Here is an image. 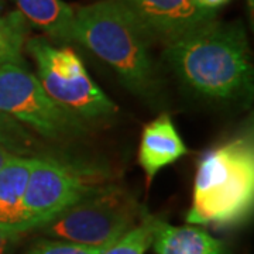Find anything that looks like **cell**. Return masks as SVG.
Returning a JSON list of instances; mask_svg holds the SVG:
<instances>
[{
    "label": "cell",
    "instance_id": "obj_5",
    "mask_svg": "<svg viewBox=\"0 0 254 254\" xmlns=\"http://www.w3.org/2000/svg\"><path fill=\"white\" fill-rule=\"evenodd\" d=\"M27 51L36 63L40 83L63 108L81 119L109 118L118 112L72 48H58L44 37H34L27 43Z\"/></svg>",
    "mask_w": 254,
    "mask_h": 254
},
{
    "label": "cell",
    "instance_id": "obj_20",
    "mask_svg": "<svg viewBox=\"0 0 254 254\" xmlns=\"http://www.w3.org/2000/svg\"><path fill=\"white\" fill-rule=\"evenodd\" d=\"M1 23H3V21H1V20H0V26H1Z\"/></svg>",
    "mask_w": 254,
    "mask_h": 254
},
{
    "label": "cell",
    "instance_id": "obj_4",
    "mask_svg": "<svg viewBox=\"0 0 254 254\" xmlns=\"http://www.w3.org/2000/svg\"><path fill=\"white\" fill-rule=\"evenodd\" d=\"M144 210L127 192L103 187L40 227L57 240L108 249L136 226Z\"/></svg>",
    "mask_w": 254,
    "mask_h": 254
},
{
    "label": "cell",
    "instance_id": "obj_12",
    "mask_svg": "<svg viewBox=\"0 0 254 254\" xmlns=\"http://www.w3.org/2000/svg\"><path fill=\"white\" fill-rule=\"evenodd\" d=\"M20 11L47 36L73 41L75 11L63 0H16Z\"/></svg>",
    "mask_w": 254,
    "mask_h": 254
},
{
    "label": "cell",
    "instance_id": "obj_15",
    "mask_svg": "<svg viewBox=\"0 0 254 254\" xmlns=\"http://www.w3.org/2000/svg\"><path fill=\"white\" fill-rule=\"evenodd\" d=\"M106 249L76 245L64 240H41L28 254H102Z\"/></svg>",
    "mask_w": 254,
    "mask_h": 254
},
{
    "label": "cell",
    "instance_id": "obj_3",
    "mask_svg": "<svg viewBox=\"0 0 254 254\" xmlns=\"http://www.w3.org/2000/svg\"><path fill=\"white\" fill-rule=\"evenodd\" d=\"M73 41L110 65L130 91L150 95L155 82L150 40L116 0H100L75 11Z\"/></svg>",
    "mask_w": 254,
    "mask_h": 254
},
{
    "label": "cell",
    "instance_id": "obj_19",
    "mask_svg": "<svg viewBox=\"0 0 254 254\" xmlns=\"http://www.w3.org/2000/svg\"><path fill=\"white\" fill-rule=\"evenodd\" d=\"M14 157H17V155L11 154L9 150H6L3 145H0V170H1L6 164L10 163Z\"/></svg>",
    "mask_w": 254,
    "mask_h": 254
},
{
    "label": "cell",
    "instance_id": "obj_8",
    "mask_svg": "<svg viewBox=\"0 0 254 254\" xmlns=\"http://www.w3.org/2000/svg\"><path fill=\"white\" fill-rule=\"evenodd\" d=\"M134 17L150 41L170 46L190 31L215 20L216 10L196 0H116Z\"/></svg>",
    "mask_w": 254,
    "mask_h": 254
},
{
    "label": "cell",
    "instance_id": "obj_14",
    "mask_svg": "<svg viewBox=\"0 0 254 254\" xmlns=\"http://www.w3.org/2000/svg\"><path fill=\"white\" fill-rule=\"evenodd\" d=\"M153 218L144 212L137 226L131 227L102 254H144L153 245Z\"/></svg>",
    "mask_w": 254,
    "mask_h": 254
},
{
    "label": "cell",
    "instance_id": "obj_10",
    "mask_svg": "<svg viewBox=\"0 0 254 254\" xmlns=\"http://www.w3.org/2000/svg\"><path fill=\"white\" fill-rule=\"evenodd\" d=\"M153 247L157 254H227L226 245L195 226H173L153 218Z\"/></svg>",
    "mask_w": 254,
    "mask_h": 254
},
{
    "label": "cell",
    "instance_id": "obj_9",
    "mask_svg": "<svg viewBox=\"0 0 254 254\" xmlns=\"http://www.w3.org/2000/svg\"><path fill=\"white\" fill-rule=\"evenodd\" d=\"M188 154V148L178 134L168 115H161L144 127L141 133L138 163L148 182L164 167Z\"/></svg>",
    "mask_w": 254,
    "mask_h": 254
},
{
    "label": "cell",
    "instance_id": "obj_18",
    "mask_svg": "<svg viewBox=\"0 0 254 254\" xmlns=\"http://www.w3.org/2000/svg\"><path fill=\"white\" fill-rule=\"evenodd\" d=\"M18 61H20L18 54L10 53V51H4V50H0V64L18 63Z\"/></svg>",
    "mask_w": 254,
    "mask_h": 254
},
{
    "label": "cell",
    "instance_id": "obj_2",
    "mask_svg": "<svg viewBox=\"0 0 254 254\" xmlns=\"http://www.w3.org/2000/svg\"><path fill=\"white\" fill-rule=\"evenodd\" d=\"M254 205V147L247 136L202 155L195 177L190 225L229 227L249 219Z\"/></svg>",
    "mask_w": 254,
    "mask_h": 254
},
{
    "label": "cell",
    "instance_id": "obj_7",
    "mask_svg": "<svg viewBox=\"0 0 254 254\" xmlns=\"http://www.w3.org/2000/svg\"><path fill=\"white\" fill-rule=\"evenodd\" d=\"M100 188L103 185L93 173L53 158L34 157L23 199L26 230L46 225Z\"/></svg>",
    "mask_w": 254,
    "mask_h": 254
},
{
    "label": "cell",
    "instance_id": "obj_6",
    "mask_svg": "<svg viewBox=\"0 0 254 254\" xmlns=\"http://www.w3.org/2000/svg\"><path fill=\"white\" fill-rule=\"evenodd\" d=\"M0 110L51 140L85 130L83 119L57 103L36 75L18 63L0 64Z\"/></svg>",
    "mask_w": 254,
    "mask_h": 254
},
{
    "label": "cell",
    "instance_id": "obj_13",
    "mask_svg": "<svg viewBox=\"0 0 254 254\" xmlns=\"http://www.w3.org/2000/svg\"><path fill=\"white\" fill-rule=\"evenodd\" d=\"M0 145L9 150L11 154L34 157L38 143L17 120L0 110Z\"/></svg>",
    "mask_w": 254,
    "mask_h": 254
},
{
    "label": "cell",
    "instance_id": "obj_16",
    "mask_svg": "<svg viewBox=\"0 0 254 254\" xmlns=\"http://www.w3.org/2000/svg\"><path fill=\"white\" fill-rule=\"evenodd\" d=\"M21 233L13 229L0 226V254H6L14 240H17Z\"/></svg>",
    "mask_w": 254,
    "mask_h": 254
},
{
    "label": "cell",
    "instance_id": "obj_11",
    "mask_svg": "<svg viewBox=\"0 0 254 254\" xmlns=\"http://www.w3.org/2000/svg\"><path fill=\"white\" fill-rule=\"evenodd\" d=\"M33 160L14 157L0 170V226L20 233L26 232L23 199Z\"/></svg>",
    "mask_w": 254,
    "mask_h": 254
},
{
    "label": "cell",
    "instance_id": "obj_1",
    "mask_svg": "<svg viewBox=\"0 0 254 254\" xmlns=\"http://www.w3.org/2000/svg\"><path fill=\"white\" fill-rule=\"evenodd\" d=\"M173 71L190 89L215 99H237L252 92L249 41L240 23L209 21L165 47Z\"/></svg>",
    "mask_w": 254,
    "mask_h": 254
},
{
    "label": "cell",
    "instance_id": "obj_17",
    "mask_svg": "<svg viewBox=\"0 0 254 254\" xmlns=\"http://www.w3.org/2000/svg\"><path fill=\"white\" fill-rule=\"evenodd\" d=\"M199 3L202 7L205 9H210V10H216L220 6L226 4L229 0H196Z\"/></svg>",
    "mask_w": 254,
    "mask_h": 254
}]
</instances>
